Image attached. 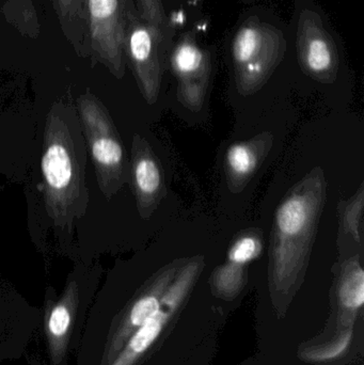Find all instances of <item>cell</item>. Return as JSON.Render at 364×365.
<instances>
[{"instance_id": "6da1fadb", "label": "cell", "mask_w": 364, "mask_h": 365, "mask_svg": "<svg viewBox=\"0 0 364 365\" xmlns=\"http://www.w3.org/2000/svg\"><path fill=\"white\" fill-rule=\"evenodd\" d=\"M72 105L56 104L46 118L41 169L45 210L53 225L72 231L89 204L85 181L87 148Z\"/></svg>"}, {"instance_id": "7a4b0ae2", "label": "cell", "mask_w": 364, "mask_h": 365, "mask_svg": "<svg viewBox=\"0 0 364 365\" xmlns=\"http://www.w3.org/2000/svg\"><path fill=\"white\" fill-rule=\"evenodd\" d=\"M326 197L324 170L316 167L278 205L269 246V281L275 293L288 295L305 274Z\"/></svg>"}, {"instance_id": "3957f363", "label": "cell", "mask_w": 364, "mask_h": 365, "mask_svg": "<svg viewBox=\"0 0 364 365\" xmlns=\"http://www.w3.org/2000/svg\"><path fill=\"white\" fill-rule=\"evenodd\" d=\"M98 279L94 274L75 272L68 277L61 295L48 287L42 312L43 334L48 365H68L76 357Z\"/></svg>"}, {"instance_id": "277c9868", "label": "cell", "mask_w": 364, "mask_h": 365, "mask_svg": "<svg viewBox=\"0 0 364 365\" xmlns=\"http://www.w3.org/2000/svg\"><path fill=\"white\" fill-rule=\"evenodd\" d=\"M77 110L98 186L106 199L110 200L128 181V165L121 137L106 107L91 92L79 96Z\"/></svg>"}, {"instance_id": "5b68a950", "label": "cell", "mask_w": 364, "mask_h": 365, "mask_svg": "<svg viewBox=\"0 0 364 365\" xmlns=\"http://www.w3.org/2000/svg\"><path fill=\"white\" fill-rule=\"evenodd\" d=\"M284 34L269 24L252 19L235 34L232 45L235 83L241 96L260 91L281 62Z\"/></svg>"}, {"instance_id": "8992f818", "label": "cell", "mask_w": 364, "mask_h": 365, "mask_svg": "<svg viewBox=\"0 0 364 365\" xmlns=\"http://www.w3.org/2000/svg\"><path fill=\"white\" fill-rule=\"evenodd\" d=\"M204 266L203 255L187 257L162 295L157 312L132 334L110 365H137L150 353L169 321L189 295Z\"/></svg>"}, {"instance_id": "52a82bcc", "label": "cell", "mask_w": 364, "mask_h": 365, "mask_svg": "<svg viewBox=\"0 0 364 365\" xmlns=\"http://www.w3.org/2000/svg\"><path fill=\"white\" fill-rule=\"evenodd\" d=\"M164 40L139 14L134 1L130 0L125 10L124 53L130 62L139 90L145 102L155 104L162 86V64L160 46Z\"/></svg>"}, {"instance_id": "ba28073f", "label": "cell", "mask_w": 364, "mask_h": 365, "mask_svg": "<svg viewBox=\"0 0 364 365\" xmlns=\"http://www.w3.org/2000/svg\"><path fill=\"white\" fill-rule=\"evenodd\" d=\"M130 0H87L90 51L93 59L123 78L126 59L124 53L125 10Z\"/></svg>"}, {"instance_id": "9c48e42d", "label": "cell", "mask_w": 364, "mask_h": 365, "mask_svg": "<svg viewBox=\"0 0 364 365\" xmlns=\"http://www.w3.org/2000/svg\"><path fill=\"white\" fill-rule=\"evenodd\" d=\"M297 55L301 70L314 81L333 83L339 72L337 45L318 13L303 10L297 29Z\"/></svg>"}, {"instance_id": "30bf717a", "label": "cell", "mask_w": 364, "mask_h": 365, "mask_svg": "<svg viewBox=\"0 0 364 365\" xmlns=\"http://www.w3.org/2000/svg\"><path fill=\"white\" fill-rule=\"evenodd\" d=\"M171 68L177 79V100L192 113L202 109L211 76L209 53L192 34L184 36L173 49Z\"/></svg>"}, {"instance_id": "8fae6325", "label": "cell", "mask_w": 364, "mask_h": 365, "mask_svg": "<svg viewBox=\"0 0 364 365\" xmlns=\"http://www.w3.org/2000/svg\"><path fill=\"white\" fill-rule=\"evenodd\" d=\"M160 160L147 139L136 134L132 137V154L128 166V180L136 199L139 216L151 218L166 199L167 186Z\"/></svg>"}, {"instance_id": "7c38bea8", "label": "cell", "mask_w": 364, "mask_h": 365, "mask_svg": "<svg viewBox=\"0 0 364 365\" xmlns=\"http://www.w3.org/2000/svg\"><path fill=\"white\" fill-rule=\"evenodd\" d=\"M273 145V134L263 132L228 148L224 155V175L231 192H241L247 187L266 160Z\"/></svg>"}, {"instance_id": "4fadbf2b", "label": "cell", "mask_w": 364, "mask_h": 365, "mask_svg": "<svg viewBox=\"0 0 364 365\" xmlns=\"http://www.w3.org/2000/svg\"><path fill=\"white\" fill-rule=\"evenodd\" d=\"M338 304L345 314L356 315L364 304V270L358 255L342 264L337 285Z\"/></svg>"}, {"instance_id": "5bb4252c", "label": "cell", "mask_w": 364, "mask_h": 365, "mask_svg": "<svg viewBox=\"0 0 364 365\" xmlns=\"http://www.w3.org/2000/svg\"><path fill=\"white\" fill-rule=\"evenodd\" d=\"M62 28L79 51L85 40L89 41L87 0H53ZM90 47V46H89Z\"/></svg>"}, {"instance_id": "9a60e30c", "label": "cell", "mask_w": 364, "mask_h": 365, "mask_svg": "<svg viewBox=\"0 0 364 365\" xmlns=\"http://www.w3.org/2000/svg\"><path fill=\"white\" fill-rule=\"evenodd\" d=\"M247 279L246 266L236 265L227 261L214 270L212 285L214 291L224 299H232L239 295Z\"/></svg>"}, {"instance_id": "2e32d148", "label": "cell", "mask_w": 364, "mask_h": 365, "mask_svg": "<svg viewBox=\"0 0 364 365\" xmlns=\"http://www.w3.org/2000/svg\"><path fill=\"white\" fill-rule=\"evenodd\" d=\"M263 232L259 229H249L241 232L229 248L228 262L236 265L247 266L258 259L263 252Z\"/></svg>"}, {"instance_id": "e0dca14e", "label": "cell", "mask_w": 364, "mask_h": 365, "mask_svg": "<svg viewBox=\"0 0 364 365\" xmlns=\"http://www.w3.org/2000/svg\"><path fill=\"white\" fill-rule=\"evenodd\" d=\"M364 204L363 184L357 192L348 200L342 212V225L346 233L352 235L358 244H363V214Z\"/></svg>"}, {"instance_id": "ac0fdd59", "label": "cell", "mask_w": 364, "mask_h": 365, "mask_svg": "<svg viewBox=\"0 0 364 365\" xmlns=\"http://www.w3.org/2000/svg\"><path fill=\"white\" fill-rule=\"evenodd\" d=\"M353 336H354V331H353V328H350L336 342L331 343L327 346L321 347V349H311L309 351H306L303 354V358L307 361L314 362V364H324V362L339 359L350 349Z\"/></svg>"}, {"instance_id": "d6986e66", "label": "cell", "mask_w": 364, "mask_h": 365, "mask_svg": "<svg viewBox=\"0 0 364 365\" xmlns=\"http://www.w3.org/2000/svg\"><path fill=\"white\" fill-rule=\"evenodd\" d=\"M137 9L143 21L153 28L162 40L167 34L166 17L162 0H137Z\"/></svg>"}, {"instance_id": "ffe728a7", "label": "cell", "mask_w": 364, "mask_h": 365, "mask_svg": "<svg viewBox=\"0 0 364 365\" xmlns=\"http://www.w3.org/2000/svg\"><path fill=\"white\" fill-rule=\"evenodd\" d=\"M28 365H48L47 364H43L40 360L36 359V357H31L28 359Z\"/></svg>"}]
</instances>
